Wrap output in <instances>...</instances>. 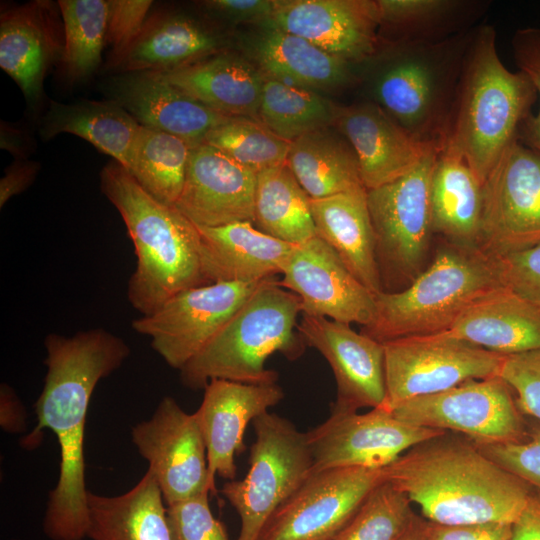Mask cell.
<instances>
[{"instance_id":"4","label":"cell","mask_w":540,"mask_h":540,"mask_svg":"<svg viewBox=\"0 0 540 540\" xmlns=\"http://www.w3.org/2000/svg\"><path fill=\"white\" fill-rule=\"evenodd\" d=\"M100 189L134 245L137 262L127 297L136 311L151 314L176 293L208 284L201 270L198 229L175 205L153 197L114 160L100 172Z\"/></svg>"},{"instance_id":"27","label":"cell","mask_w":540,"mask_h":540,"mask_svg":"<svg viewBox=\"0 0 540 540\" xmlns=\"http://www.w3.org/2000/svg\"><path fill=\"white\" fill-rule=\"evenodd\" d=\"M310 209L316 236L374 295L383 291L367 190L358 188L326 198H310Z\"/></svg>"},{"instance_id":"46","label":"cell","mask_w":540,"mask_h":540,"mask_svg":"<svg viewBox=\"0 0 540 540\" xmlns=\"http://www.w3.org/2000/svg\"><path fill=\"white\" fill-rule=\"evenodd\" d=\"M492 261L500 284L540 309V242Z\"/></svg>"},{"instance_id":"18","label":"cell","mask_w":540,"mask_h":540,"mask_svg":"<svg viewBox=\"0 0 540 540\" xmlns=\"http://www.w3.org/2000/svg\"><path fill=\"white\" fill-rule=\"evenodd\" d=\"M297 330L306 346L329 363L337 384L333 412L383 407L386 400L383 343L354 331L350 324L301 314Z\"/></svg>"},{"instance_id":"44","label":"cell","mask_w":540,"mask_h":540,"mask_svg":"<svg viewBox=\"0 0 540 540\" xmlns=\"http://www.w3.org/2000/svg\"><path fill=\"white\" fill-rule=\"evenodd\" d=\"M499 377L513 391L523 414L540 422V349L504 356Z\"/></svg>"},{"instance_id":"42","label":"cell","mask_w":540,"mask_h":540,"mask_svg":"<svg viewBox=\"0 0 540 540\" xmlns=\"http://www.w3.org/2000/svg\"><path fill=\"white\" fill-rule=\"evenodd\" d=\"M474 444L501 468L540 492V422L529 424L521 441Z\"/></svg>"},{"instance_id":"37","label":"cell","mask_w":540,"mask_h":540,"mask_svg":"<svg viewBox=\"0 0 540 540\" xmlns=\"http://www.w3.org/2000/svg\"><path fill=\"white\" fill-rule=\"evenodd\" d=\"M337 108L316 91L264 76L258 118L287 141L333 127Z\"/></svg>"},{"instance_id":"10","label":"cell","mask_w":540,"mask_h":540,"mask_svg":"<svg viewBox=\"0 0 540 540\" xmlns=\"http://www.w3.org/2000/svg\"><path fill=\"white\" fill-rule=\"evenodd\" d=\"M386 400L383 408L435 394L475 379L499 376L503 355L442 332L383 343Z\"/></svg>"},{"instance_id":"50","label":"cell","mask_w":540,"mask_h":540,"mask_svg":"<svg viewBox=\"0 0 540 540\" xmlns=\"http://www.w3.org/2000/svg\"><path fill=\"white\" fill-rule=\"evenodd\" d=\"M40 165L35 161L19 159L11 164L0 180V207L12 197L22 193L36 179Z\"/></svg>"},{"instance_id":"41","label":"cell","mask_w":540,"mask_h":540,"mask_svg":"<svg viewBox=\"0 0 540 540\" xmlns=\"http://www.w3.org/2000/svg\"><path fill=\"white\" fill-rule=\"evenodd\" d=\"M411 504L405 494L383 481L334 540H398L416 515Z\"/></svg>"},{"instance_id":"6","label":"cell","mask_w":540,"mask_h":540,"mask_svg":"<svg viewBox=\"0 0 540 540\" xmlns=\"http://www.w3.org/2000/svg\"><path fill=\"white\" fill-rule=\"evenodd\" d=\"M300 298L275 277L263 280L213 339L180 370L186 387L198 390L216 379L246 384L277 383L278 373L265 367L280 352L299 358L305 343L297 330Z\"/></svg>"},{"instance_id":"8","label":"cell","mask_w":540,"mask_h":540,"mask_svg":"<svg viewBox=\"0 0 540 540\" xmlns=\"http://www.w3.org/2000/svg\"><path fill=\"white\" fill-rule=\"evenodd\" d=\"M252 423L256 438L248 472L221 490L241 520L237 540H258L269 518L311 475L313 466L307 433L291 421L268 411Z\"/></svg>"},{"instance_id":"7","label":"cell","mask_w":540,"mask_h":540,"mask_svg":"<svg viewBox=\"0 0 540 540\" xmlns=\"http://www.w3.org/2000/svg\"><path fill=\"white\" fill-rule=\"evenodd\" d=\"M451 244L408 287L376 294L374 319L361 332L381 343L446 332L471 303L501 285L491 258Z\"/></svg>"},{"instance_id":"17","label":"cell","mask_w":540,"mask_h":540,"mask_svg":"<svg viewBox=\"0 0 540 540\" xmlns=\"http://www.w3.org/2000/svg\"><path fill=\"white\" fill-rule=\"evenodd\" d=\"M281 275L280 286L300 298L303 314L363 327L372 323L375 295L319 237L295 245Z\"/></svg>"},{"instance_id":"14","label":"cell","mask_w":540,"mask_h":540,"mask_svg":"<svg viewBox=\"0 0 540 540\" xmlns=\"http://www.w3.org/2000/svg\"><path fill=\"white\" fill-rule=\"evenodd\" d=\"M383 481V469L346 467L311 473L269 518L258 540H334Z\"/></svg>"},{"instance_id":"43","label":"cell","mask_w":540,"mask_h":540,"mask_svg":"<svg viewBox=\"0 0 540 540\" xmlns=\"http://www.w3.org/2000/svg\"><path fill=\"white\" fill-rule=\"evenodd\" d=\"M209 494L166 506L172 540H230L224 524L210 509Z\"/></svg>"},{"instance_id":"9","label":"cell","mask_w":540,"mask_h":540,"mask_svg":"<svg viewBox=\"0 0 540 540\" xmlns=\"http://www.w3.org/2000/svg\"><path fill=\"white\" fill-rule=\"evenodd\" d=\"M440 147L401 177L367 190L382 287L421 272L433 234L430 182Z\"/></svg>"},{"instance_id":"24","label":"cell","mask_w":540,"mask_h":540,"mask_svg":"<svg viewBox=\"0 0 540 540\" xmlns=\"http://www.w3.org/2000/svg\"><path fill=\"white\" fill-rule=\"evenodd\" d=\"M110 90L113 100L141 126L180 137L193 148L229 118L155 72L122 73L113 79Z\"/></svg>"},{"instance_id":"34","label":"cell","mask_w":540,"mask_h":540,"mask_svg":"<svg viewBox=\"0 0 540 540\" xmlns=\"http://www.w3.org/2000/svg\"><path fill=\"white\" fill-rule=\"evenodd\" d=\"M433 233L476 248L483 208V184L460 157L439 150L430 182Z\"/></svg>"},{"instance_id":"29","label":"cell","mask_w":540,"mask_h":540,"mask_svg":"<svg viewBox=\"0 0 540 540\" xmlns=\"http://www.w3.org/2000/svg\"><path fill=\"white\" fill-rule=\"evenodd\" d=\"M159 74L221 114L259 120L264 75L237 55L221 52L180 69Z\"/></svg>"},{"instance_id":"55","label":"cell","mask_w":540,"mask_h":540,"mask_svg":"<svg viewBox=\"0 0 540 540\" xmlns=\"http://www.w3.org/2000/svg\"><path fill=\"white\" fill-rule=\"evenodd\" d=\"M13 540H19V539H13Z\"/></svg>"},{"instance_id":"40","label":"cell","mask_w":540,"mask_h":540,"mask_svg":"<svg viewBox=\"0 0 540 540\" xmlns=\"http://www.w3.org/2000/svg\"><path fill=\"white\" fill-rule=\"evenodd\" d=\"M203 143L213 146L256 174L285 164L291 145L260 120L236 116L212 129Z\"/></svg>"},{"instance_id":"5","label":"cell","mask_w":540,"mask_h":540,"mask_svg":"<svg viewBox=\"0 0 540 540\" xmlns=\"http://www.w3.org/2000/svg\"><path fill=\"white\" fill-rule=\"evenodd\" d=\"M473 29L434 43L379 41L361 63L370 101L418 142L441 147Z\"/></svg>"},{"instance_id":"16","label":"cell","mask_w":540,"mask_h":540,"mask_svg":"<svg viewBox=\"0 0 540 540\" xmlns=\"http://www.w3.org/2000/svg\"><path fill=\"white\" fill-rule=\"evenodd\" d=\"M131 439L148 462L166 506L211 493L196 414L185 412L174 398L163 397L148 420L132 427Z\"/></svg>"},{"instance_id":"22","label":"cell","mask_w":540,"mask_h":540,"mask_svg":"<svg viewBox=\"0 0 540 540\" xmlns=\"http://www.w3.org/2000/svg\"><path fill=\"white\" fill-rule=\"evenodd\" d=\"M64 26L58 4L32 1L0 16V67L27 101H38L50 67L61 62Z\"/></svg>"},{"instance_id":"1","label":"cell","mask_w":540,"mask_h":540,"mask_svg":"<svg viewBox=\"0 0 540 540\" xmlns=\"http://www.w3.org/2000/svg\"><path fill=\"white\" fill-rule=\"evenodd\" d=\"M44 346L47 371L34 404L37 424L20 445L32 450L41 443L43 430L55 434L59 478L49 494L43 532L50 540H83L90 522L84 458L89 403L97 384L119 369L131 350L121 337L104 328L69 337L50 333Z\"/></svg>"},{"instance_id":"54","label":"cell","mask_w":540,"mask_h":540,"mask_svg":"<svg viewBox=\"0 0 540 540\" xmlns=\"http://www.w3.org/2000/svg\"><path fill=\"white\" fill-rule=\"evenodd\" d=\"M426 519L415 515L411 524L398 540H427Z\"/></svg>"},{"instance_id":"11","label":"cell","mask_w":540,"mask_h":540,"mask_svg":"<svg viewBox=\"0 0 540 540\" xmlns=\"http://www.w3.org/2000/svg\"><path fill=\"white\" fill-rule=\"evenodd\" d=\"M391 412L410 424L461 434L482 444L521 441L529 427L513 391L499 376L413 398Z\"/></svg>"},{"instance_id":"35","label":"cell","mask_w":540,"mask_h":540,"mask_svg":"<svg viewBox=\"0 0 540 540\" xmlns=\"http://www.w3.org/2000/svg\"><path fill=\"white\" fill-rule=\"evenodd\" d=\"M285 164L311 199L365 188L353 149L331 127L293 140Z\"/></svg>"},{"instance_id":"47","label":"cell","mask_w":540,"mask_h":540,"mask_svg":"<svg viewBox=\"0 0 540 540\" xmlns=\"http://www.w3.org/2000/svg\"><path fill=\"white\" fill-rule=\"evenodd\" d=\"M515 63L534 83L540 99V28L518 29L511 40ZM518 139L540 154V108L521 124Z\"/></svg>"},{"instance_id":"26","label":"cell","mask_w":540,"mask_h":540,"mask_svg":"<svg viewBox=\"0 0 540 540\" xmlns=\"http://www.w3.org/2000/svg\"><path fill=\"white\" fill-rule=\"evenodd\" d=\"M206 283H253L282 274L295 245L269 236L251 222L197 226Z\"/></svg>"},{"instance_id":"36","label":"cell","mask_w":540,"mask_h":540,"mask_svg":"<svg viewBox=\"0 0 540 540\" xmlns=\"http://www.w3.org/2000/svg\"><path fill=\"white\" fill-rule=\"evenodd\" d=\"M254 217L259 230L291 245L316 236L310 197L286 164L257 173Z\"/></svg>"},{"instance_id":"3","label":"cell","mask_w":540,"mask_h":540,"mask_svg":"<svg viewBox=\"0 0 540 540\" xmlns=\"http://www.w3.org/2000/svg\"><path fill=\"white\" fill-rule=\"evenodd\" d=\"M538 93L522 70L501 61L493 26L477 25L461 74L440 150L462 158L485 180L506 149L518 139Z\"/></svg>"},{"instance_id":"2","label":"cell","mask_w":540,"mask_h":540,"mask_svg":"<svg viewBox=\"0 0 540 540\" xmlns=\"http://www.w3.org/2000/svg\"><path fill=\"white\" fill-rule=\"evenodd\" d=\"M383 477L424 519L445 526L513 525L534 495L473 441L452 432L413 446L383 468Z\"/></svg>"},{"instance_id":"15","label":"cell","mask_w":540,"mask_h":540,"mask_svg":"<svg viewBox=\"0 0 540 540\" xmlns=\"http://www.w3.org/2000/svg\"><path fill=\"white\" fill-rule=\"evenodd\" d=\"M445 432L402 421L383 407L366 413L331 411L323 423L306 432L312 473L346 467L383 469L413 446Z\"/></svg>"},{"instance_id":"38","label":"cell","mask_w":540,"mask_h":540,"mask_svg":"<svg viewBox=\"0 0 540 540\" xmlns=\"http://www.w3.org/2000/svg\"><path fill=\"white\" fill-rule=\"evenodd\" d=\"M192 148L180 137L141 126L128 171L153 197L175 205L184 186Z\"/></svg>"},{"instance_id":"30","label":"cell","mask_w":540,"mask_h":540,"mask_svg":"<svg viewBox=\"0 0 540 540\" xmlns=\"http://www.w3.org/2000/svg\"><path fill=\"white\" fill-rule=\"evenodd\" d=\"M260 67L273 78L309 90H338L360 82L351 62L297 35L267 28L256 44Z\"/></svg>"},{"instance_id":"52","label":"cell","mask_w":540,"mask_h":540,"mask_svg":"<svg viewBox=\"0 0 540 540\" xmlns=\"http://www.w3.org/2000/svg\"><path fill=\"white\" fill-rule=\"evenodd\" d=\"M511 540H540V497L533 495L512 526Z\"/></svg>"},{"instance_id":"21","label":"cell","mask_w":540,"mask_h":540,"mask_svg":"<svg viewBox=\"0 0 540 540\" xmlns=\"http://www.w3.org/2000/svg\"><path fill=\"white\" fill-rule=\"evenodd\" d=\"M256 180L255 172L202 143L191 150L175 206L197 226L254 223Z\"/></svg>"},{"instance_id":"28","label":"cell","mask_w":540,"mask_h":540,"mask_svg":"<svg viewBox=\"0 0 540 540\" xmlns=\"http://www.w3.org/2000/svg\"><path fill=\"white\" fill-rule=\"evenodd\" d=\"M503 356L540 349V309L500 285L471 303L446 331Z\"/></svg>"},{"instance_id":"39","label":"cell","mask_w":540,"mask_h":540,"mask_svg":"<svg viewBox=\"0 0 540 540\" xmlns=\"http://www.w3.org/2000/svg\"><path fill=\"white\" fill-rule=\"evenodd\" d=\"M58 6L64 26V51L61 68L70 81L91 76L101 62L106 45L108 1L60 0Z\"/></svg>"},{"instance_id":"32","label":"cell","mask_w":540,"mask_h":540,"mask_svg":"<svg viewBox=\"0 0 540 540\" xmlns=\"http://www.w3.org/2000/svg\"><path fill=\"white\" fill-rule=\"evenodd\" d=\"M140 130L141 125L113 99L72 104L51 101L40 134L46 141L62 133L78 136L128 170Z\"/></svg>"},{"instance_id":"23","label":"cell","mask_w":540,"mask_h":540,"mask_svg":"<svg viewBox=\"0 0 540 540\" xmlns=\"http://www.w3.org/2000/svg\"><path fill=\"white\" fill-rule=\"evenodd\" d=\"M333 127L353 149L366 190L406 174L437 146L415 140L370 100L338 106Z\"/></svg>"},{"instance_id":"33","label":"cell","mask_w":540,"mask_h":540,"mask_svg":"<svg viewBox=\"0 0 540 540\" xmlns=\"http://www.w3.org/2000/svg\"><path fill=\"white\" fill-rule=\"evenodd\" d=\"M91 540H172L166 504L147 469L138 483L116 496L88 493Z\"/></svg>"},{"instance_id":"49","label":"cell","mask_w":540,"mask_h":540,"mask_svg":"<svg viewBox=\"0 0 540 540\" xmlns=\"http://www.w3.org/2000/svg\"><path fill=\"white\" fill-rule=\"evenodd\" d=\"M511 524L445 526L427 523V540H511Z\"/></svg>"},{"instance_id":"12","label":"cell","mask_w":540,"mask_h":540,"mask_svg":"<svg viewBox=\"0 0 540 540\" xmlns=\"http://www.w3.org/2000/svg\"><path fill=\"white\" fill-rule=\"evenodd\" d=\"M540 242V154L519 139L483 184L476 249L493 259Z\"/></svg>"},{"instance_id":"31","label":"cell","mask_w":540,"mask_h":540,"mask_svg":"<svg viewBox=\"0 0 540 540\" xmlns=\"http://www.w3.org/2000/svg\"><path fill=\"white\" fill-rule=\"evenodd\" d=\"M380 42L434 43L476 27L486 1L375 0Z\"/></svg>"},{"instance_id":"48","label":"cell","mask_w":540,"mask_h":540,"mask_svg":"<svg viewBox=\"0 0 540 540\" xmlns=\"http://www.w3.org/2000/svg\"><path fill=\"white\" fill-rule=\"evenodd\" d=\"M273 0H209L203 6L214 16L234 23H266L275 10Z\"/></svg>"},{"instance_id":"53","label":"cell","mask_w":540,"mask_h":540,"mask_svg":"<svg viewBox=\"0 0 540 540\" xmlns=\"http://www.w3.org/2000/svg\"><path fill=\"white\" fill-rule=\"evenodd\" d=\"M1 148L23 160L29 153V141L25 133L7 123L1 124Z\"/></svg>"},{"instance_id":"51","label":"cell","mask_w":540,"mask_h":540,"mask_svg":"<svg viewBox=\"0 0 540 540\" xmlns=\"http://www.w3.org/2000/svg\"><path fill=\"white\" fill-rule=\"evenodd\" d=\"M25 407L14 391L7 383L0 385V426L11 434L25 432L26 424Z\"/></svg>"},{"instance_id":"13","label":"cell","mask_w":540,"mask_h":540,"mask_svg":"<svg viewBox=\"0 0 540 540\" xmlns=\"http://www.w3.org/2000/svg\"><path fill=\"white\" fill-rule=\"evenodd\" d=\"M262 281L216 282L185 289L151 314L133 320L131 326L138 334L150 337L153 350L170 367L180 370L213 339Z\"/></svg>"},{"instance_id":"45","label":"cell","mask_w":540,"mask_h":540,"mask_svg":"<svg viewBox=\"0 0 540 540\" xmlns=\"http://www.w3.org/2000/svg\"><path fill=\"white\" fill-rule=\"evenodd\" d=\"M152 5L150 0H108L106 45L111 48L107 61L109 69L137 39Z\"/></svg>"},{"instance_id":"25","label":"cell","mask_w":540,"mask_h":540,"mask_svg":"<svg viewBox=\"0 0 540 540\" xmlns=\"http://www.w3.org/2000/svg\"><path fill=\"white\" fill-rule=\"evenodd\" d=\"M225 36L214 26L177 11L147 18L139 36L113 65L121 73H167L223 52Z\"/></svg>"},{"instance_id":"20","label":"cell","mask_w":540,"mask_h":540,"mask_svg":"<svg viewBox=\"0 0 540 540\" xmlns=\"http://www.w3.org/2000/svg\"><path fill=\"white\" fill-rule=\"evenodd\" d=\"M284 398L277 383L246 384L216 379L204 388L202 402L195 412L206 446L209 486L216 494V475L234 480L235 455L244 449L247 425Z\"/></svg>"},{"instance_id":"19","label":"cell","mask_w":540,"mask_h":540,"mask_svg":"<svg viewBox=\"0 0 540 540\" xmlns=\"http://www.w3.org/2000/svg\"><path fill=\"white\" fill-rule=\"evenodd\" d=\"M265 25L302 37L354 64L371 57L379 45L375 0L277 1Z\"/></svg>"}]
</instances>
